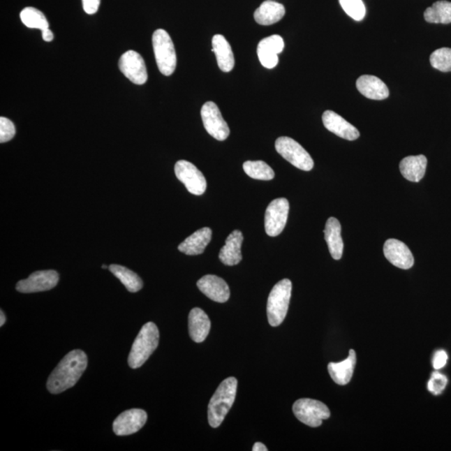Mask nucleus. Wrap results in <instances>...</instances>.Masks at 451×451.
Instances as JSON below:
<instances>
[{"label":"nucleus","instance_id":"f257e3e1","mask_svg":"<svg viewBox=\"0 0 451 451\" xmlns=\"http://www.w3.org/2000/svg\"><path fill=\"white\" fill-rule=\"evenodd\" d=\"M87 364L86 353L80 350L70 352L51 373L47 389L51 394H57L71 388L82 377Z\"/></svg>","mask_w":451,"mask_h":451},{"label":"nucleus","instance_id":"f03ea898","mask_svg":"<svg viewBox=\"0 0 451 451\" xmlns=\"http://www.w3.org/2000/svg\"><path fill=\"white\" fill-rule=\"evenodd\" d=\"M237 390L236 378L230 377L221 383L208 406V422L212 428H218L235 401Z\"/></svg>","mask_w":451,"mask_h":451},{"label":"nucleus","instance_id":"7ed1b4c3","mask_svg":"<svg viewBox=\"0 0 451 451\" xmlns=\"http://www.w3.org/2000/svg\"><path fill=\"white\" fill-rule=\"evenodd\" d=\"M159 330L154 323H146L135 338L130 352L128 364L131 369H138L156 350L159 344Z\"/></svg>","mask_w":451,"mask_h":451},{"label":"nucleus","instance_id":"20e7f679","mask_svg":"<svg viewBox=\"0 0 451 451\" xmlns=\"http://www.w3.org/2000/svg\"><path fill=\"white\" fill-rule=\"evenodd\" d=\"M292 295V282L281 280L272 289L267 304V319L272 327L279 326L287 316Z\"/></svg>","mask_w":451,"mask_h":451},{"label":"nucleus","instance_id":"39448f33","mask_svg":"<svg viewBox=\"0 0 451 451\" xmlns=\"http://www.w3.org/2000/svg\"><path fill=\"white\" fill-rule=\"evenodd\" d=\"M152 45L161 73L165 76L172 75L177 67V54L169 34L164 29H156L153 34Z\"/></svg>","mask_w":451,"mask_h":451},{"label":"nucleus","instance_id":"423d86ee","mask_svg":"<svg viewBox=\"0 0 451 451\" xmlns=\"http://www.w3.org/2000/svg\"><path fill=\"white\" fill-rule=\"evenodd\" d=\"M275 148L279 154L295 168L306 172L311 171L313 168L314 163L311 156L296 140L288 136H282L276 140Z\"/></svg>","mask_w":451,"mask_h":451},{"label":"nucleus","instance_id":"0eeeda50","mask_svg":"<svg viewBox=\"0 0 451 451\" xmlns=\"http://www.w3.org/2000/svg\"><path fill=\"white\" fill-rule=\"evenodd\" d=\"M297 419L310 427H318L323 420L329 419L330 411L325 404L311 399H300L293 404Z\"/></svg>","mask_w":451,"mask_h":451},{"label":"nucleus","instance_id":"6e6552de","mask_svg":"<svg viewBox=\"0 0 451 451\" xmlns=\"http://www.w3.org/2000/svg\"><path fill=\"white\" fill-rule=\"evenodd\" d=\"M177 179L185 185L190 193L201 195L207 190V181L195 165L185 160L178 161L175 165Z\"/></svg>","mask_w":451,"mask_h":451},{"label":"nucleus","instance_id":"1a4fd4ad","mask_svg":"<svg viewBox=\"0 0 451 451\" xmlns=\"http://www.w3.org/2000/svg\"><path fill=\"white\" fill-rule=\"evenodd\" d=\"M289 202L286 198H276L267 206L265 212V231L270 237L279 236L286 226Z\"/></svg>","mask_w":451,"mask_h":451},{"label":"nucleus","instance_id":"9d476101","mask_svg":"<svg viewBox=\"0 0 451 451\" xmlns=\"http://www.w3.org/2000/svg\"><path fill=\"white\" fill-rule=\"evenodd\" d=\"M201 116L204 127L212 138L220 142L228 138L230 134L228 125L214 102L208 101L202 105Z\"/></svg>","mask_w":451,"mask_h":451},{"label":"nucleus","instance_id":"9b49d317","mask_svg":"<svg viewBox=\"0 0 451 451\" xmlns=\"http://www.w3.org/2000/svg\"><path fill=\"white\" fill-rule=\"evenodd\" d=\"M59 274L54 270L37 271L27 279L16 284V290L23 293H39L50 290L59 283Z\"/></svg>","mask_w":451,"mask_h":451},{"label":"nucleus","instance_id":"f8f14e48","mask_svg":"<svg viewBox=\"0 0 451 451\" xmlns=\"http://www.w3.org/2000/svg\"><path fill=\"white\" fill-rule=\"evenodd\" d=\"M121 71L135 84H143L147 82L148 75L146 64L139 53L134 50L126 51L119 61Z\"/></svg>","mask_w":451,"mask_h":451},{"label":"nucleus","instance_id":"ddd939ff","mask_svg":"<svg viewBox=\"0 0 451 451\" xmlns=\"http://www.w3.org/2000/svg\"><path fill=\"white\" fill-rule=\"evenodd\" d=\"M147 420V412L140 408H133L121 413L114 420L113 431L119 436L133 435L140 431Z\"/></svg>","mask_w":451,"mask_h":451},{"label":"nucleus","instance_id":"4468645a","mask_svg":"<svg viewBox=\"0 0 451 451\" xmlns=\"http://www.w3.org/2000/svg\"><path fill=\"white\" fill-rule=\"evenodd\" d=\"M384 254L387 260L401 269H410L415 259L410 249L403 242L389 239L384 245Z\"/></svg>","mask_w":451,"mask_h":451},{"label":"nucleus","instance_id":"2eb2a0df","mask_svg":"<svg viewBox=\"0 0 451 451\" xmlns=\"http://www.w3.org/2000/svg\"><path fill=\"white\" fill-rule=\"evenodd\" d=\"M284 41L278 35L271 36L259 42L258 55L262 66L267 69H274L279 63V54L283 52Z\"/></svg>","mask_w":451,"mask_h":451},{"label":"nucleus","instance_id":"dca6fc26","mask_svg":"<svg viewBox=\"0 0 451 451\" xmlns=\"http://www.w3.org/2000/svg\"><path fill=\"white\" fill-rule=\"evenodd\" d=\"M198 287L207 297L218 303H226L230 297V289L223 279L216 275H206L198 281Z\"/></svg>","mask_w":451,"mask_h":451},{"label":"nucleus","instance_id":"f3484780","mask_svg":"<svg viewBox=\"0 0 451 451\" xmlns=\"http://www.w3.org/2000/svg\"><path fill=\"white\" fill-rule=\"evenodd\" d=\"M323 123L325 128L336 135L348 140H355L360 138V131L339 114L326 110L323 114Z\"/></svg>","mask_w":451,"mask_h":451},{"label":"nucleus","instance_id":"a211bd4d","mask_svg":"<svg viewBox=\"0 0 451 451\" xmlns=\"http://www.w3.org/2000/svg\"><path fill=\"white\" fill-rule=\"evenodd\" d=\"M242 242H244V235L239 230H235L230 234L219 253V259L223 265L235 266L242 261Z\"/></svg>","mask_w":451,"mask_h":451},{"label":"nucleus","instance_id":"6ab92c4d","mask_svg":"<svg viewBox=\"0 0 451 451\" xmlns=\"http://www.w3.org/2000/svg\"><path fill=\"white\" fill-rule=\"evenodd\" d=\"M357 89L369 99L382 101L389 97V89L380 79L374 75H362L357 80Z\"/></svg>","mask_w":451,"mask_h":451},{"label":"nucleus","instance_id":"aec40b11","mask_svg":"<svg viewBox=\"0 0 451 451\" xmlns=\"http://www.w3.org/2000/svg\"><path fill=\"white\" fill-rule=\"evenodd\" d=\"M212 232L210 228H203L198 230L193 234L182 242L178 246L180 252L190 256H195L204 253L207 246L212 240Z\"/></svg>","mask_w":451,"mask_h":451},{"label":"nucleus","instance_id":"412c9836","mask_svg":"<svg viewBox=\"0 0 451 451\" xmlns=\"http://www.w3.org/2000/svg\"><path fill=\"white\" fill-rule=\"evenodd\" d=\"M189 334L195 343H202L209 334L211 321L207 314L200 308L191 310L188 318Z\"/></svg>","mask_w":451,"mask_h":451},{"label":"nucleus","instance_id":"4be33fe9","mask_svg":"<svg viewBox=\"0 0 451 451\" xmlns=\"http://www.w3.org/2000/svg\"><path fill=\"white\" fill-rule=\"evenodd\" d=\"M356 353L354 350H350V355L346 360L339 363H330L327 370L336 384L346 385L350 382L356 364Z\"/></svg>","mask_w":451,"mask_h":451},{"label":"nucleus","instance_id":"5701e85b","mask_svg":"<svg viewBox=\"0 0 451 451\" xmlns=\"http://www.w3.org/2000/svg\"><path fill=\"white\" fill-rule=\"evenodd\" d=\"M325 241L332 258L339 260L343 256V242L341 237V225L338 219H327L325 229Z\"/></svg>","mask_w":451,"mask_h":451},{"label":"nucleus","instance_id":"b1692460","mask_svg":"<svg viewBox=\"0 0 451 451\" xmlns=\"http://www.w3.org/2000/svg\"><path fill=\"white\" fill-rule=\"evenodd\" d=\"M427 158L424 155L407 156L399 164L402 176L408 181L419 182L424 176Z\"/></svg>","mask_w":451,"mask_h":451},{"label":"nucleus","instance_id":"393cba45","mask_svg":"<svg viewBox=\"0 0 451 451\" xmlns=\"http://www.w3.org/2000/svg\"><path fill=\"white\" fill-rule=\"evenodd\" d=\"M285 8L282 3L266 0L254 13V19L261 25H271L279 22L283 18Z\"/></svg>","mask_w":451,"mask_h":451},{"label":"nucleus","instance_id":"a878e982","mask_svg":"<svg viewBox=\"0 0 451 451\" xmlns=\"http://www.w3.org/2000/svg\"><path fill=\"white\" fill-rule=\"evenodd\" d=\"M212 50L216 54V61L221 71L230 72L235 65L232 47L222 35L212 38Z\"/></svg>","mask_w":451,"mask_h":451},{"label":"nucleus","instance_id":"bb28decb","mask_svg":"<svg viewBox=\"0 0 451 451\" xmlns=\"http://www.w3.org/2000/svg\"><path fill=\"white\" fill-rule=\"evenodd\" d=\"M109 269L121 281L129 292L136 293L142 288L143 282L142 279L133 271L127 269L126 267L117 265H110Z\"/></svg>","mask_w":451,"mask_h":451},{"label":"nucleus","instance_id":"cd10ccee","mask_svg":"<svg viewBox=\"0 0 451 451\" xmlns=\"http://www.w3.org/2000/svg\"><path fill=\"white\" fill-rule=\"evenodd\" d=\"M424 20L433 24L451 23V3L437 1L431 7L427 8L424 14Z\"/></svg>","mask_w":451,"mask_h":451},{"label":"nucleus","instance_id":"c85d7f7f","mask_svg":"<svg viewBox=\"0 0 451 451\" xmlns=\"http://www.w3.org/2000/svg\"><path fill=\"white\" fill-rule=\"evenodd\" d=\"M244 170L246 175L253 179L270 181L274 179V170L263 161H248L244 164Z\"/></svg>","mask_w":451,"mask_h":451},{"label":"nucleus","instance_id":"c756f323","mask_svg":"<svg viewBox=\"0 0 451 451\" xmlns=\"http://www.w3.org/2000/svg\"><path fill=\"white\" fill-rule=\"evenodd\" d=\"M20 19L28 28L39 29L41 31L49 28V22L45 15L36 8H24L20 13Z\"/></svg>","mask_w":451,"mask_h":451},{"label":"nucleus","instance_id":"7c9ffc66","mask_svg":"<svg viewBox=\"0 0 451 451\" xmlns=\"http://www.w3.org/2000/svg\"><path fill=\"white\" fill-rule=\"evenodd\" d=\"M431 66L442 72L451 71V49L441 48L434 51L429 58Z\"/></svg>","mask_w":451,"mask_h":451},{"label":"nucleus","instance_id":"2f4dec72","mask_svg":"<svg viewBox=\"0 0 451 451\" xmlns=\"http://www.w3.org/2000/svg\"><path fill=\"white\" fill-rule=\"evenodd\" d=\"M344 12L356 21L363 20L366 8L363 0H339Z\"/></svg>","mask_w":451,"mask_h":451},{"label":"nucleus","instance_id":"473e14b6","mask_svg":"<svg viewBox=\"0 0 451 451\" xmlns=\"http://www.w3.org/2000/svg\"><path fill=\"white\" fill-rule=\"evenodd\" d=\"M448 384V377L439 372H434L428 382L427 388L429 392L438 395L443 392Z\"/></svg>","mask_w":451,"mask_h":451},{"label":"nucleus","instance_id":"72a5a7b5","mask_svg":"<svg viewBox=\"0 0 451 451\" xmlns=\"http://www.w3.org/2000/svg\"><path fill=\"white\" fill-rule=\"evenodd\" d=\"M16 130L14 123L6 117L0 118V142H10L14 138Z\"/></svg>","mask_w":451,"mask_h":451},{"label":"nucleus","instance_id":"f704fd0d","mask_svg":"<svg viewBox=\"0 0 451 451\" xmlns=\"http://www.w3.org/2000/svg\"><path fill=\"white\" fill-rule=\"evenodd\" d=\"M448 355L445 350H438L435 353L433 358V367L440 369L445 367L448 363Z\"/></svg>","mask_w":451,"mask_h":451},{"label":"nucleus","instance_id":"c9c22d12","mask_svg":"<svg viewBox=\"0 0 451 451\" xmlns=\"http://www.w3.org/2000/svg\"><path fill=\"white\" fill-rule=\"evenodd\" d=\"M101 0H82L83 8L88 15H94L99 10Z\"/></svg>","mask_w":451,"mask_h":451},{"label":"nucleus","instance_id":"e433bc0d","mask_svg":"<svg viewBox=\"0 0 451 451\" xmlns=\"http://www.w3.org/2000/svg\"><path fill=\"white\" fill-rule=\"evenodd\" d=\"M42 37H43V40L46 42L52 41L54 39L53 33L49 28L42 31Z\"/></svg>","mask_w":451,"mask_h":451},{"label":"nucleus","instance_id":"4c0bfd02","mask_svg":"<svg viewBox=\"0 0 451 451\" xmlns=\"http://www.w3.org/2000/svg\"><path fill=\"white\" fill-rule=\"evenodd\" d=\"M253 451H267V448L265 445L261 443V442H257L255 443L253 448Z\"/></svg>","mask_w":451,"mask_h":451},{"label":"nucleus","instance_id":"58836bf2","mask_svg":"<svg viewBox=\"0 0 451 451\" xmlns=\"http://www.w3.org/2000/svg\"><path fill=\"white\" fill-rule=\"evenodd\" d=\"M6 316H4V313L1 310V312H0V326L2 327L4 325V323H6Z\"/></svg>","mask_w":451,"mask_h":451},{"label":"nucleus","instance_id":"ea45409f","mask_svg":"<svg viewBox=\"0 0 451 451\" xmlns=\"http://www.w3.org/2000/svg\"><path fill=\"white\" fill-rule=\"evenodd\" d=\"M102 269H108V267L106 265H102Z\"/></svg>","mask_w":451,"mask_h":451}]
</instances>
